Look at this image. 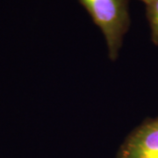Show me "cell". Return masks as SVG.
Listing matches in <instances>:
<instances>
[{"mask_svg": "<svg viewBox=\"0 0 158 158\" xmlns=\"http://www.w3.org/2000/svg\"><path fill=\"white\" fill-rule=\"evenodd\" d=\"M99 27L112 61L118 57L130 24L127 0H78Z\"/></svg>", "mask_w": 158, "mask_h": 158, "instance_id": "1", "label": "cell"}, {"mask_svg": "<svg viewBox=\"0 0 158 158\" xmlns=\"http://www.w3.org/2000/svg\"><path fill=\"white\" fill-rule=\"evenodd\" d=\"M116 158H158V117L133 130L118 148Z\"/></svg>", "mask_w": 158, "mask_h": 158, "instance_id": "2", "label": "cell"}, {"mask_svg": "<svg viewBox=\"0 0 158 158\" xmlns=\"http://www.w3.org/2000/svg\"><path fill=\"white\" fill-rule=\"evenodd\" d=\"M145 5L152 40L155 44L158 45V0H148Z\"/></svg>", "mask_w": 158, "mask_h": 158, "instance_id": "3", "label": "cell"}, {"mask_svg": "<svg viewBox=\"0 0 158 158\" xmlns=\"http://www.w3.org/2000/svg\"><path fill=\"white\" fill-rule=\"evenodd\" d=\"M140 1H141V2H143V3H146L148 0H140Z\"/></svg>", "mask_w": 158, "mask_h": 158, "instance_id": "4", "label": "cell"}]
</instances>
